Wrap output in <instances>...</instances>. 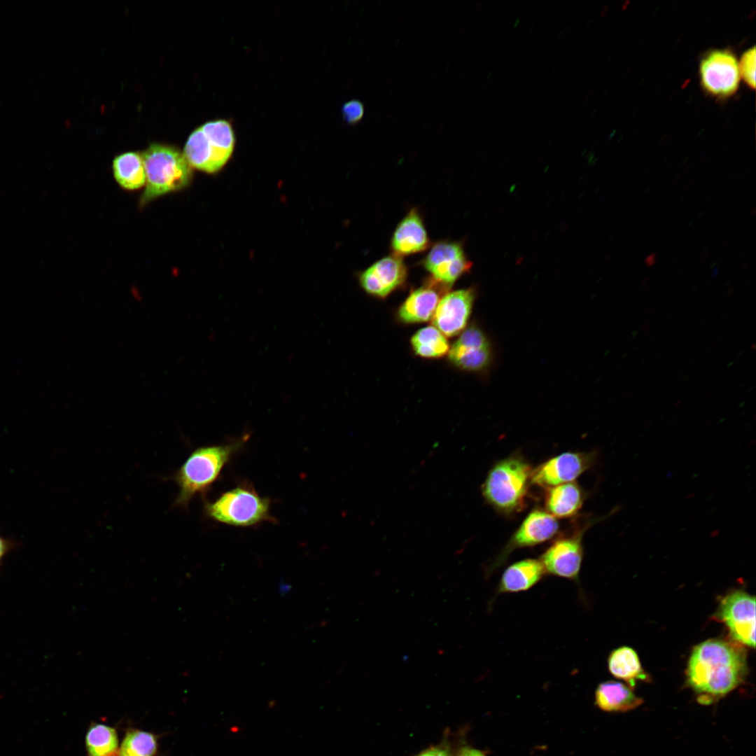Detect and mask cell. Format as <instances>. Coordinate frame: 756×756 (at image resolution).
Segmentation results:
<instances>
[{"label": "cell", "mask_w": 756, "mask_h": 756, "mask_svg": "<svg viewBox=\"0 0 756 756\" xmlns=\"http://www.w3.org/2000/svg\"><path fill=\"white\" fill-rule=\"evenodd\" d=\"M747 670L746 653L739 643L709 639L692 651L686 682L699 704L709 705L738 687Z\"/></svg>", "instance_id": "6da1fadb"}, {"label": "cell", "mask_w": 756, "mask_h": 756, "mask_svg": "<svg viewBox=\"0 0 756 756\" xmlns=\"http://www.w3.org/2000/svg\"><path fill=\"white\" fill-rule=\"evenodd\" d=\"M244 442L245 440L239 439L227 444L200 447L192 451L172 475L178 487L174 505L186 508L195 495L206 492Z\"/></svg>", "instance_id": "7a4b0ae2"}, {"label": "cell", "mask_w": 756, "mask_h": 756, "mask_svg": "<svg viewBox=\"0 0 756 756\" xmlns=\"http://www.w3.org/2000/svg\"><path fill=\"white\" fill-rule=\"evenodd\" d=\"M531 471L530 465L519 456L498 461L482 486L484 498L501 513L519 512L525 505Z\"/></svg>", "instance_id": "3957f363"}, {"label": "cell", "mask_w": 756, "mask_h": 756, "mask_svg": "<svg viewBox=\"0 0 756 756\" xmlns=\"http://www.w3.org/2000/svg\"><path fill=\"white\" fill-rule=\"evenodd\" d=\"M146 176L141 202L146 204L166 193L186 187L192 178V167L176 148L154 144L141 154Z\"/></svg>", "instance_id": "277c9868"}, {"label": "cell", "mask_w": 756, "mask_h": 756, "mask_svg": "<svg viewBox=\"0 0 756 756\" xmlns=\"http://www.w3.org/2000/svg\"><path fill=\"white\" fill-rule=\"evenodd\" d=\"M235 145L234 133L226 120L207 122L189 136L183 155L192 168L213 174L230 158Z\"/></svg>", "instance_id": "5b68a950"}, {"label": "cell", "mask_w": 756, "mask_h": 756, "mask_svg": "<svg viewBox=\"0 0 756 756\" xmlns=\"http://www.w3.org/2000/svg\"><path fill=\"white\" fill-rule=\"evenodd\" d=\"M204 510L210 519L233 526L248 527L274 521L270 500L246 485L231 489L213 502H206Z\"/></svg>", "instance_id": "8992f818"}, {"label": "cell", "mask_w": 756, "mask_h": 756, "mask_svg": "<svg viewBox=\"0 0 756 756\" xmlns=\"http://www.w3.org/2000/svg\"><path fill=\"white\" fill-rule=\"evenodd\" d=\"M700 83L706 92L715 97L726 98L738 90L740 81L738 62L727 49L708 52L699 64Z\"/></svg>", "instance_id": "52a82bcc"}, {"label": "cell", "mask_w": 756, "mask_h": 756, "mask_svg": "<svg viewBox=\"0 0 756 756\" xmlns=\"http://www.w3.org/2000/svg\"><path fill=\"white\" fill-rule=\"evenodd\" d=\"M717 616L727 626L732 638L748 647L755 645V598L743 591L725 596Z\"/></svg>", "instance_id": "ba28073f"}, {"label": "cell", "mask_w": 756, "mask_h": 756, "mask_svg": "<svg viewBox=\"0 0 756 756\" xmlns=\"http://www.w3.org/2000/svg\"><path fill=\"white\" fill-rule=\"evenodd\" d=\"M422 265L431 279L449 288L470 270L472 263L458 242L440 241L431 247Z\"/></svg>", "instance_id": "9c48e42d"}, {"label": "cell", "mask_w": 756, "mask_h": 756, "mask_svg": "<svg viewBox=\"0 0 756 756\" xmlns=\"http://www.w3.org/2000/svg\"><path fill=\"white\" fill-rule=\"evenodd\" d=\"M594 458L593 453L561 454L532 470L531 484L548 489L573 482L592 465Z\"/></svg>", "instance_id": "30bf717a"}, {"label": "cell", "mask_w": 756, "mask_h": 756, "mask_svg": "<svg viewBox=\"0 0 756 756\" xmlns=\"http://www.w3.org/2000/svg\"><path fill=\"white\" fill-rule=\"evenodd\" d=\"M407 267L401 257H384L359 274L360 286L369 295L384 298L401 286L407 277Z\"/></svg>", "instance_id": "8fae6325"}, {"label": "cell", "mask_w": 756, "mask_h": 756, "mask_svg": "<svg viewBox=\"0 0 756 756\" xmlns=\"http://www.w3.org/2000/svg\"><path fill=\"white\" fill-rule=\"evenodd\" d=\"M583 531L556 540L541 555L545 573L576 580L578 578L583 556Z\"/></svg>", "instance_id": "7c38bea8"}, {"label": "cell", "mask_w": 756, "mask_h": 756, "mask_svg": "<svg viewBox=\"0 0 756 756\" xmlns=\"http://www.w3.org/2000/svg\"><path fill=\"white\" fill-rule=\"evenodd\" d=\"M475 299L472 288L449 292L440 299L433 323L446 337L461 332L467 324Z\"/></svg>", "instance_id": "4fadbf2b"}, {"label": "cell", "mask_w": 756, "mask_h": 756, "mask_svg": "<svg viewBox=\"0 0 756 756\" xmlns=\"http://www.w3.org/2000/svg\"><path fill=\"white\" fill-rule=\"evenodd\" d=\"M558 530L556 519L547 511L540 509L531 511L512 535L493 566H498L514 550L546 542L554 537Z\"/></svg>", "instance_id": "5bb4252c"}, {"label": "cell", "mask_w": 756, "mask_h": 756, "mask_svg": "<svg viewBox=\"0 0 756 756\" xmlns=\"http://www.w3.org/2000/svg\"><path fill=\"white\" fill-rule=\"evenodd\" d=\"M449 360L466 370L485 368L491 360V347L484 333L476 327L463 331L449 350Z\"/></svg>", "instance_id": "9a60e30c"}, {"label": "cell", "mask_w": 756, "mask_h": 756, "mask_svg": "<svg viewBox=\"0 0 756 756\" xmlns=\"http://www.w3.org/2000/svg\"><path fill=\"white\" fill-rule=\"evenodd\" d=\"M430 244L419 212L412 209L396 227L391 240L393 254L402 257L422 252Z\"/></svg>", "instance_id": "2e32d148"}, {"label": "cell", "mask_w": 756, "mask_h": 756, "mask_svg": "<svg viewBox=\"0 0 756 756\" xmlns=\"http://www.w3.org/2000/svg\"><path fill=\"white\" fill-rule=\"evenodd\" d=\"M447 288L431 279L413 290L398 311V318L405 323H423L433 318L440 300L441 293Z\"/></svg>", "instance_id": "e0dca14e"}, {"label": "cell", "mask_w": 756, "mask_h": 756, "mask_svg": "<svg viewBox=\"0 0 756 756\" xmlns=\"http://www.w3.org/2000/svg\"><path fill=\"white\" fill-rule=\"evenodd\" d=\"M595 704L601 710L624 713L636 709L643 703L629 685L613 680L600 683L595 691Z\"/></svg>", "instance_id": "ac0fdd59"}, {"label": "cell", "mask_w": 756, "mask_h": 756, "mask_svg": "<svg viewBox=\"0 0 756 756\" xmlns=\"http://www.w3.org/2000/svg\"><path fill=\"white\" fill-rule=\"evenodd\" d=\"M545 573L540 560L526 559L508 566L503 573L498 592L514 593L526 591L537 584Z\"/></svg>", "instance_id": "d6986e66"}, {"label": "cell", "mask_w": 756, "mask_h": 756, "mask_svg": "<svg viewBox=\"0 0 756 756\" xmlns=\"http://www.w3.org/2000/svg\"><path fill=\"white\" fill-rule=\"evenodd\" d=\"M583 499L581 488L573 482L547 489L545 505L546 511L555 518H566L577 514Z\"/></svg>", "instance_id": "ffe728a7"}, {"label": "cell", "mask_w": 756, "mask_h": 756, "mask_svg": "<svg viewBox=\"0 0 756 756\" xmlns=\"http://www.w3.org/2000/svg\"><path fill=\"white\" fill-rule=\"evenodd\" d=\"M608 666L613 676L626 681L632 689L637 681L650 680L637 653L631 648L623 646L612 651L608 657Z\"/></svg>", "instance_id": "44dd1931"}, {"label": "cell", "mask_w": 756, "mask_h": 756, "mask_svg": "<svg viewBox=\"0 0 756 756\" xmlns=\"http://www.w3.org/2000/svg\"><path fill=\"white\" fill-rule=\"evenodd\" d=\"M113 172L118 183L127 190H136L146 182L144 160L137 152H127L113 161Z\"/></svg>", "instance_id": "7402d4cb"}, {"label": "cell", "mask_w": 756, "mask_h": 756, "mask_svg": "<svg viewBox=\"0 0 756 756\" xmlns=\"http://www.w3.org/2000/svg\"><path fill=\"white\" fill-rule=\"evenodd\" d=\"M411 344L416 354L426 358H440L449 350L446 337L434 326L419 330L411 338Z\"/></svg>", "instance_id": "603a6c76"}, {"label": "cell", "mask_w": 756, "mask_h": 756, "mask_svg": "<svg viewBox=\"0 0 756 756\" xmlns=\"http://www.w3.org/2000/svg\"><path fill=\"white\" fill-rule=\"evenodd\" d=\"M85 744L90 756H111L118 748L117 733L107 725L94 724L87 732Z\"/></svg>", "instance_id": "cb8c5ba5"}, {"label": "cell", "mask_w": 756, "mask_h": 756, "mask_svg": "<svg viewBox=\"0 0 756 756\" xmlns=\"http://www.w3.org/2000/svg\"><path fill=\"white\" fill-rule=\"evenodd\" d=\"M156 750V738L153 734L132 730L125 735L118 754L119 756H154Z\"/></svg>", "instance_id": "d4e9b609"}, {"label": "cell", "mask_w": 756, "mask_h": 756, "mask_svg": "<svg viewBox=\"0 0 756 756\" xmlns=\"http://www.w3.org/2000/svg\"><path fill=\"white\" fill-rule=\"evenodd\" d=\"M451 739V733L447 729L439 743L430 745L412 756H455L456 744Z\"/></svg>", "instance_id": "484cf974"}, {"label": "cell", "mask_w": 756, "mask_h": 756, "mask_svg": "<svg viewBox=\"0 0 756 756\" xmlns=\"http://www.w3.org/2000/svg\"><path fill=\"white\" fill-rule=\"evenodd\" d=\"M755 48L745 51L738 62L740 76L752 89L755 88Z\"/></svg>", "instance_id": "4316f807"}, {"label": "cell", "mask_w": 756, "mask_h": 756, "mask_svg": "<svg viewBox=\"0 0 756 756\" xmlns=\"http://www.w3.org/2000/svg\"><path fill=\"white\" fill-rule=\"evenodd\" d=\"M364 106L359 100H350L344 104L342 113L345 121L351 125L359 122L364 115Z\"/></svg>", "instance_id": "83f0119b"}, {"label": "cell", "mask_w": 756, "mask_h": 756, "mask_svg": "<svg viewBox=\"0 0 756 756\" xmlns=\"http://www.w3.org/2000/svg\"><path fill=\"white\" fill-rule=\"evenodd\" d=\"M455 756H486V753L466 743L463 740L456 743Z\"/></svg>", "instance_id": "f1b7e54d"}, {"label": "cell", "mask_w": 756, "mask_h": 756, "mask_svg": "<svg viewBox=\"0 0 756 756\" xmlns=\"http://www.w3.org/2000/svg\"><path fill=\"white\" fill-rule=\"evenodd\" d=\"M15 547V542L0 536V563L5 555Z\"/></svg>", "instance_id": "f546056e"}, {"label": "cell", "mask_w": 756, "mask_h": 756, "mask_svg": "<svg viewBox=\"0 0 756 756\" xmlns=\"http://www.w3.org/2000/svg\"><path fill=\"white\" fill-rule=\"evenodd\" d=\"M645 262V263H646V265L648 266H652V265H654L657 262L656 254L655 253L650 254L649 256H648L646 258Z\"/></svg>", "instance_id": "4dcf8cb0"}, {"label": "cell", "mask_w": 756, "mask_h": 756, "mask_svg": "<svg viewBox=\"0 0 756 756\" xmlns=\"http://www.w3.org/2000/svg\"><path fill=\"white\" fill-rule=\"evenodd\" d=\"M718 272V268H716V269H715V270L713 271V276H715V275L717 274Z\"/></svg>", "instance_id": "1f68e13d"}]
</instances>
